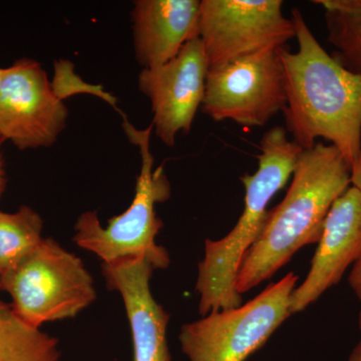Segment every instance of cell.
<instances>
[{
	"label": "cell",
	"instance_id": "obj_13",
	"mask_svg": "<svg viewBox=\"0 0 361 361\" xmlns=\"http://www.w3.org/2000/svg\"><path fill=\"white\" fill-rule=\"evenodd\" d=\"M198 0H139L133 11L135 51L144 68L165 65L199 37Z\"/></svg>",
	"mask_w": 361,
	"mask_h": 361
},
{
	"label": "cell",
	"instance_id": "obj_7",
	"mask_svg": "<svg viewBox=\"0 0 361 361\" xmlns=\"http://www.w3.org/2000/svg\"><path fill=\"white\" fill-rule=\"evenodd\" d=\"M279 49H266L209 68L202 111L216 122L229 120L243 127H264L286 106Z\"/></svg>",
	"mask_w": 361,
	"mask_h": 361
},
{
	"label": "cell",
	"instance_id": "obj_8",
	"mask_svg": "<svg viewBox=\"0 0 361 361\" xmlns=\"http://www.w3.org/2000/svg\"><path fill=\"white\" fill-rule=\"evenodd\" d=\"M281 0H202L199 37L209 68L266 49H278L295 37Z\"/></svg>",
	"mask_w": 361,
	"mask_h": 361
},
{
	"label": "cell",
	"instance_id": "obj_4",
	"mask_svg": "<svg viewBox=\"0 0 361 361\" xmlns=\"http://www.w3.org/2000/svg\"><path fill=\"white\" fill-rule=\"evenodd\" d=\"M126 133L141 152V172L137 179L134 200L121 215L109 221L104 228L96 212H85L75 226L73 241L84 250L96 254L104 264L123 259L146 258L155 270L170 265V256L164 247L156 243V237L163 228L157 216V203L170 198L171 188L163 166L154 170V157L149 152V137L153 125L146 130H135L126 121Z\"/></svg>",
	"mask_w": 361,
	"mask_h": 361
},
{
	"label": "cell",
	"instance_id": "obj_2",
	"mask_svg": "<svg viewBox=\"0 0 361 361\" xmlns=\"http://www.w3.org/2000/svg\"><path fill=\"white\" fill-rule=\"evenodd\" d=\"M351 167L341 152L324 142L303 149L290 187L269 217L257 241L239 266L240 295L272 277L304 246L318 243L334 202L351 184Z\"/></svg>",
	"mask_w": 361,
	"mask_h": 361
},
{
	"label": "cell",
	"instance_id": "obj_19",
	"mask_svg": "<svg viewBox=\"0 0 361 361\" xmlns=\"http://www.w3.org/2000/svg\"><path fill=\"white\" fill-rule=\"evenodd\" d=\"M358 325H360L361 334V310L360 312V316H358ZM348 361H361V338L360 342L356 344L355 348H353V353H351L350 356H349Z\"/></svg>",
	"mask_w": 361,
	"mask_h": 361
},
{
	"label": "cell",
	"instance_id": "obj_14",
	"mask_svg": "<svg viewBox=\"0 0 361 361\" xmlns=\"http://www.w3.org/2000/svg\"><path fill=\"white\" fill-rule=\"evenodd\" d=\"M0 361H61L58 341L28 326L1 298Z\"/></svg>",
	"mask_w": 361,
	"mask_h": 361
},
{
	"label": "cell",
	"instance_id": "obj_18",
	"mask_svg": "<svg viewBox=\"0 0 361 361\" xmlns=\"http://www.w3.org/2000/svg\"><path fill=\"white\" fill-rule=\"evenodd\" d=\"M351 185L361 192V149L357 159L351 167Z\"/></svg>",
	"mask_w": 361,
	"mask_h": 361
},
{
	"label": "cell",
	"instance_id": "obj_16",
	"mask_svg": "<svg viewBox=\"0 0 361 361\" xmlns=\"http://www.w3.org/2000/svg\"><path fill=\"white\" fill-rule=\"evenodd\" d=\"M39 214L27 206L16 213L0 211V276L13 270L42 241Z\"/></svg>",
	"mask_w": 361,
	"mask_h": 361
},
{
	"label": "cell",
	"instance_id": "obj_9",
	"mask_svg": "<svg viewBox=\"0 0 361 361\" xmlns=\"http://www.w3.org/2000/svg\"><path fill=\"white\" fill-rule=\"evenodd\" d=\"M65 90L49 82L42 66L21 59L0 80V139L20 149L49 147L66 127Z\"/></svg>",
	"mask_w": 361,
	"mask_h": 361
},
{
	"label": "cell",
	"instance_id": "obj_10",
	"mask_svg": "<svg viewBox=\"0 0 361 361\" xmlns=\"http://www.w3.org/2000/svg\"><path fill=\"white\" fill-rule=\"evenodd\" d=\"M209 63L200 37L189 40L165 65L144 68L139 87L149 97L154 129L166 146L173 147L180 132L191 130L205 97Z\"/></svg>",
	"mask_w": 361,
	"mask_h": 361
},
{
	"label": "cell",
	"instance_id": "obj_17",
	"mask_svg": "<svg viewBox=\"0 0 361 361\" xmlns=\"http://www.w3.org/2000/svg\"><path fill=\"white\" fill-rule=\"evenodd\" d=\"M348 283L353 293L361 300V258L353 266L349 273Z\"/></svg>",
	"mask_w": 361,
	"mask_h": 361
},
{
	"label": "cell",
	"instance_id": "obj_15",
	"mask_svg": "<svg viewBox=\"0 0 361 361\" xmlns=\"http://www.w3.org/2000/svg\"><path fill=\"white\" fill-rule=\"evenodd\" d=\"M325 9L329 42L334 59L361 75V0H315Z\"/></svg>",
	"mask_w": 361,
	"mask_h": 361
},
{
	"label": "cell",
	"instance_id": "obj_20",
	"mask_svg": "<svg viewBox=\"0 0 361 361\" xmlns=\"http://www.w3.org/2000/svg\"><path fill=\"white\" fill-rule=\"evenodd\" d=\"M2 140L0 139V146L2 144ZM4 187H6V177H4V163H2L1 155H0V196L4 192Z\"/></svg>",
	"mask_w": 361,
	"mask_h": 361
},
{
	"label": "cell",
	"instance_id": "obj_5",
	"mask_svg": "<svg viewBox=\"0 0 361 361\" xmlns=\"http://www.w3.org/2000/svg\"><path fill=\"white\" fill-rule=\"evenodd\" d=\"M0 289L13 299L16 315L32 329L77 316L97 298L84 263L51 238L0 276Z\"/></svg>",
	"mask_w": 361,
	"mask_h": 361
},
{
	"label": "cell",
	"instance_id": "obj_12",
	"mask_svg": "<svg viewBox=\"0 0 361 361\" xmlns=\"http://www.w3.org/2000/svg\"><path fill=\"white\" fill-rule=\"evenodd\" d=\"M155 271L146 258H128L104 264L106 284L120 292L129 318L134 361H171L167 341L170 316L149 288Z\"/></svg>",
	"mask_w": 361,
	"mask_h": 361
},
{
	"label": "cell",
	"instance_id": "obj_11",
	"mask_svg": "<svg viewBox=\"0 0 361 361\" xmlns=\"http://www.w3.org/2000/svg\"><path fill=\"white\" fill-rule=\"evenodd\" d=\"M360 258L361 192L351 186L327 214L307 277L291 293V314L305 310L338 284L346 270Z\"/></svg>",
	"mask_w": 361,
	"mask_h": 361
},
{
	"label": "cell",
	"instance_id": "obj_3",
	"mask_svg": "<svg viewBox=\"0 0 361 361\" xmlns=\"http://www.w3.org/2000/svg\"><path fill=\"white\" fill-rule=\"evenodd\" d=\"M302 151L280 126L263 135L257 171L240 178L245 187L243 214L224 238L205 241V255L199 263L196 282L201 316L242 305V295L236 290L239 266L260 237L269 217L268 205L293 176Z\"/></svg>",
	"mask_w": 361,
	"mask_h": 361
},
{
	"label": "cell",
	"instance_id": "obj_21",
	"mask_svg": "<svg viewBox=\"0 0 361 361\" xmlns=\"http://www.w3.org/2000/svg\"><path fill=\"white\" fill-rule=\"evenodd\" d=\"M4 68H0V80H1L2 75H4Z\"/></svg>",
	"mask_w": 361,
	"mask_h": 361
},
{
	"label": "cell",
	"instance_id": "obj_1",
	"mask_svg": "<svg viewBox=\"0 0 361 361\" xmlns=\"http://www.w3.org/2000/svg\"><path fill=\"white\" fill-rule=\"evenodd\" d=\"M291 20L298 51L279 49L286 132L302 149L320 137L329 141L353 167L361 149V75L323 49L298 8L292 9Z\"/></svg>",
	"mask_w": 361,
	"mask_h": 361
},
{
	"label": "cell",
	"instance_id": "obj_6",
	"mask_svg": "<svg viewBox=\"0 0 361 361\" xmlns=\"http://www.w3.org/2000/svg\"><path fill=\"white\" fill-rule=\"evenodd\" d=\"M293 272L268 285L255 298L233 310L213 311L180 329L183 353L189 361H245L290 317Z\"/></svg>",
	"mask_w": 361,
	"mask_h": 361
}]
</instances>
